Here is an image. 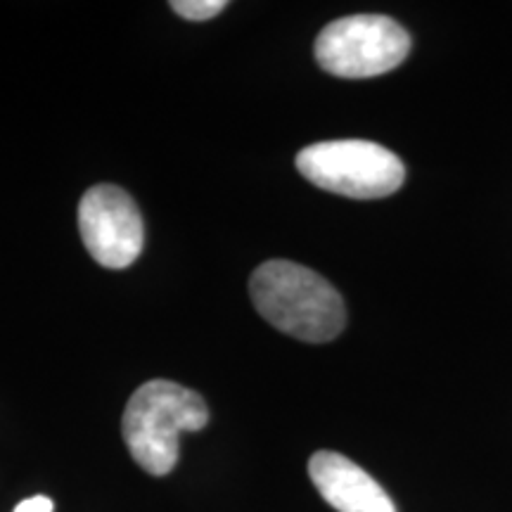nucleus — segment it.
Masks as SVG:
<instances>
[{"mask_svg":"<svg viewBox=\"0 0 512 512\" xmlns=\"http://www.w3.org/2000/svg\"><path fill=\"white\" fill-rule=\"evenodd\" d=\"M79 230L88 254L112 271L131 266L145 245L138 204L117 185L100 183L81 197Z\"/></svg>","mask_w":512,"mask_h":512,"instance_id":"obj_5","label":"nucleus"},{"mask_svg":"<svg viewBox=\"0 0 512 512\" xmlns=\"http://www.w3.org/2000/svg\"><path fill=\"white\" fill-rule=\"evenodd\" d=\"M207 422L209 408L200 394L178 382L152 380L128 399L121 434L147 475L164 477L178 463L181 434L200 432Z\"/></svg>","mask_w":512,"mask_h":512,"instance_id":"obj_2","label":"nucleus"},{"mask_svg":"<svg viewBox=\"0 0 512 512\" xmlns=\"http://www.w3.org/2000/svg\"><path fill=\"white\" fill-rule=\"evenodd\" d=\"M297 169L306 181L351 200H380L406 181L403 162L370 140H325L304 147Z\"/></svg>","mask_w":512,"mask_h":512,"instance_id":"obj_3","label":"nucleus"},{"mask_svg":"<svg viewBox=\"0 0 512 512\" xmlns=\"http://www.w3.org/2000/svg\"><path fill=\"white\" fill-rule=\"evenodd\" d=\"M249 297L261 318L302 342H330L347 325V309L335 287L294 261L261 264L249 280Z\"/></svg>","mask_w":512,"mask_h":512,"instance_id":"obj_1","label":"nucleus"},{"mask_svg":"<svg viewBox=\"0 0 512 512\" xmlns=\"http://www.w3.org/2000/svg\"><path fill=\"white\" fill-rule=\"evenodd\" d=\"M316 60L339 79H370L392 72L411 53V36L384 15L342 17L320 31Z\"/></svg>","mask_w":512,"mask_h":512,"instance_id":"obj_4","label":"nucleus"},{"mask_svg":"<svg viewBox=\"0 0 512 512\" xmlns=\"http://www.w3.org/2000/svg\"><path fill=\"white\" fill-rule=\"evenodd\" d=\"M171 8L190 22H207V19L221 15L228 3L226 0H174Z\"/></svg>","mask_w":512,"mask_h":512,"instance_id":"obj_7","label":"nucleus"},{"mask_svg":"<svg viewBox=\"0 0 512 512\" xmlns=\"http://www.w3.org/2000/svg\"><path fill=\"white\" fill-rule=\"evenodd\" d=\"M53 510H55V503L50 501L48 496L27 498V501H22L15 508V512H53Z\"/></svg>","mask_w":512,"mask_h":512,"instance_id":"obj_8","label":"nucleus"},{"mask_svg":"<svg viewBox=\"0 0 512 512\" xmlns=\"http://www.w3.org/2000/svg\"><path fill=\"white\" fill-rule=\"evenodd\" d=\"M309 477L318 494L337 512H396L387 491L342 453H313Z\"/></svg>","mask_w":512,"mask_h":512,"instance_id":"obj_6","label":"nucleus"}]
</instances>
